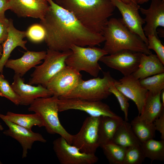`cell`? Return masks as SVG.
Wrapping results in <instances>:
<instances>
[{
	"label": "cell",
	"instance_id": "6da1fadb",
	"mask_svg": "<svg viewBox=\"0 0 164 164\" xmlns=\"http://www.w3.org/2000/svg\"><path fill=\"white\" fill-rule=\"evenodd\" d=\"M47 0L49 8L40 24L46 31L45 40L49 49L62 52L70 50L73 45L93 47L105 41L102 34L87 28L53 0Z\"/></svg>",
	"mask_w": 164,
	"mask_h": 164
},
{
	"label": "cell",
	"instance_id": "7a4b0ae2",
	"mask_svg": "<svg viewBox=\"0 0 164 164\" xmlns=\"http://www.w3.org/2000/svg\"><path fill=\"white\" fill-rule=\"evenodd\" d=\"M71 13L85 27L102 34L109 18L116 8L110 0H55Z\"/></svg>",
	"mask_w": 164,
	"mask_h": 164
},
{
	"label": "cell",
	"instance_id": "3957f363",
	"mask_svg": "<svg viewBox=\"0 0 164 164\" xmlns=\"http://www.w3.org/2000/svg\"><path fill=\"white\" fill-rule=\"evenodd\" d=\"M105 38L102 48L112 54L128 50L149 55L152 53L147 45L137 35L130 31L121 19L112 18L108 20L103 29Z\"/></svg>",
	"mask_w": 164,
	"mask_h": 164
},
{
	"label": "cell",
	"instance_id": "277c9868",
	"mask_svg": "<svg viewBox=\"0 0 164 164\" xmlns=\"http://www.w3.org/2000/svg\"><path fill=\"white\" fill-rule=\"evenodd\" d=\"M58 99L57 97L54 95L47 97L37 98L29 105L28 110L39 115L48 133L58 134L72 145L73 135L65 129L59 118Z\"/></svg>",
	"mask_w": 164,
	"mask_h": 164
},
{
	"label": "cell",
	"instance_id": "5b68a950",
	"mask_svg": "<svg viewBox=\"0 0 164 164\" xmlns=\"http://www.w3.org/2000/svg\"><path fill=\"white\" fill-rule=\"evenodd\" d=\"M71 53L65 60L66 66L80 72L84 71L91 76L97 77L101 70L98 62L103 56L107 55L103 49L95 46H71Z\"/></svg>",
	"mask_w": 164,
	"mask_h": 164
},
{
	"label": "cell",
	"instance_id": "8992f818",
	"mask_svg": "<svg viewBox=\"0 0 164 164\" xmlns=\"http://www.w3.org/2000/svg\"><path fill=\"white\" fill-rule=\"evenodd\" d=\"M103 77L86 80L82 79L69 94L59 99L77 98L91 101H101L111 94L109 91L111 83L114 80L109 71L103 72Z\"/></svg>",
	"mask_w": 164,
	"mask_h": 164
},
{
	"label": "cell",
	"instance_id": "52a82bcc",
	"mask_svg": "<svg viewBox=\"0 0 164 164\" xmlns=\"http://www.w3.org/2000/svg\"><path fill=\"white\" fill-rule=\"evenodd\" d=\"M71 53L70 50L61 52L47 49L43 62L35 67L28 84H41L46 87L50 80L66 66V59Z\"/></svg>",
	"mask_w": 164,
	"mask_h": 164
},
{
	"label": "cell",
	"instance_id": "ba28073f",
	"mask_svg": "<svg viewBox=\"0 0 164 164\" xmlns=\"http://www.w3.org/2000/svg\"><path fill=\"white\" fill-rule=\"evenodd\" d=\"M100 119V117H87L79 132L73 135L72 145L82 152L95 154L100 147L98 134Z\"/></svg>",
	"mask_w": 164,
	"mask_h": 164
},
{
	"label": "cell",
	"instance_id": "9c48e42d",
	"mask_svg": "<svg viewBox=\"0 0 164 164\" xmlns=\"http://www.w3.org/2000/svg\"><path fill=\"white\" fill-rule=\"evenodd\" d=\"M58 105L59 112L76 110L84 111L90 116L94 117L119 116L108 104L101 101H91L77 98H59Z\"/></svg>",
	"mask_w": 164,
	"mask_h": 164
},
{
	"label": "cell",
	"instance_id": "30bf717a",
	"mask_svg": "<svg viewBox=\"0 0 164 164\" xmlns=\"http://www.w3.org/2000/svg\"><path fill=\"white\" fill-rule=\"evenodd\" d=\"M53 145V150L61 164H94L98 160L95 154L81 152L62 137L55 139Z\"/></svg>",
	"mask_w": 164,
	"mask_h": 164
},
{
	"label": "cell",
	"instance_id": "8fae6325",
	"mask_svg": "<svg viewBox=\"0 0 164 164\" xmlns=\"http://www.w3.org/2000/svg\"><path fill=\"white\" fill-rule=\"evenodd\" d=\"M82 79L80 72L66 66L50 80L46 88L59 98L70 93Z\"/></svg>",
	"mask_w": 164,
	"mask_h": 164
},
{
	"label": "cell",
	"instance_id": "7c38bea8",
	"mask_svg": "<svg viewBox=\"0 0 164 164\" xmlns=\"http://www.w3.org/2000/svg\"><path fill=\"white\" fill-rule=\"evenodd\" d=\"M110 0L120 12L122 17L121 20L125 26L138 35L147 46L148 39L142 27L145 22L140 15V6L135 2L125 3L121 0Z\"/></svg>",
	"mask_w": 164,
	"mask_h": 164
},
{
	"label": "cell",
	"instance_id": "4fadbf2b",
	"mask_svg": "<svg viewBox=\"0 0 164 164\" xmlns=\"http://www.w3.org/2000/svg\"><path fill=\"white\" fill-rule=\"evenodd\" d=\"M141 54V53L124 50L103 56L99 61L110 68L119 71L124 76H127L138 69Z\"/></svg>",
	"mask_w": 164,
	"mask_h": 164
},
{
	"label": "cell",
	"instance_id": "5bb4252c",
	"mask_svg": "<svg viewBox=\"0 0 164 164\" xmlns=\"http://www.w3.org/2000/svg\"><path fill=\"white\" fill-rule=\"evenodd\" d=\"M113 84L118 90L135 102L140 114L148 91L141 85L139 80L131 74L124 76L118 80L114 79Z\"/></svg>",
	"mask_w": 164,
	"mask_h": 164
},
{
	"label": "cell",
	"instance_id": "9a60e30c",
	"mask_svg": "<svg viewBox=\"0 0 164 164\" xmlns=\"http://www.w3.org/2000/svg\"><path fill=\"white\" fill-rule=\"evenodd\" d=\"M13 79L11 86L20 97V105H29L37 98L53 96L51 91L41 84L35 86L25 84L24 79L18 74H15Z\"/></svg>",
	"mask_w": 164,
	"mask_h": 164
},
{
	"label": "cell",
	"instance_id": "2e32d148",
	"mask_svg": "<svg viewBox=\"0 0 164 164\" xmlns=\"http://www.w3.org/2000/svg\"><path fill=\"white\" fill-rule=\"evenodd\" d=\"M8 127L3 133L16 140L21 145L22 149V158H26L29 150L31 149L35 142L43 143L46 140L40 134L20 126L5 119L2 120Z\"/></svg>",
	"mask_w": 164,
	"mask_h": 164
},
{
	"label": "cell",
	"instance_id": "e0dca14e",
	"mask_svg": "<svg viewBox=\"0 0 164 164\" xmlns=\"http://www.w3.org/2000/svg\"><path fill=\"white\" fill-rule=\"evenodd\" d=\"M10 10L19 17L42 19L48 9L47 0H9Z\"/></svg>",
	"mask_w": 164,
	"mask_h": 164
},
{
	"label": "cell",
	"instance_id": "ac0fdd59",
	"mask_svg": "<svg viewBox=\"0 0 164 164\" xmlns=\"http://www.w3.org/2000/svg\"><path fill=\"white\" fill-rule=\"evenodd\" d=\"M139 10L145 17L146 24L143 27L145 36L147 37L150 35L158 36V28L164 27V0H151L149 8L140 7Z\"/></svg>",
	"mask_w": 164,
	"mask_h": 164
},
{
	"label": "cell",
	"instance_id": "d6986e66",
	"mask_svg": "<svg viewBox=\"0 0 164 164\" xmlns=\"http://www.w3.org/2000/svg\"><path fill=\"white\" fill-rule=\"evenodd\" d=\"M25 37L26 31H21L17 29L14 26L13 20L9 19L8 36L2 44L3 52L0 58V74H2L5 64L12 52L16 47L20 46L27 50L26 46L27 41L23 40Z\"/></svg>",
	"mask_w": 164,
	"mask_h": 164
},
{
	"label": "cell",
	"instance_id": "ffe728a7",
	"mask_svg": "<svg viewBox=\"0 0 164 164\" xmlns=\"http://www.w3.org/2000/svg\"><path fill=\"white\" fill-rule=\"evenodd\" d=\"M46 53V51H44L36 52L27 50L20 58L9 59L5 66L12 69L15 74L22 77L31 69L41 63Z\"/></svg>",
	"mask_w": 164,
	"mask_h": 164
},
{
	"label": "cell",
	"instance_id": "44dd1931",
	"mask_svg": "<svg viewBox=\"0 0 164 164\" xmlns=\"http://www.w3.org/2000/svg\"><path fill=\"white\" fill-rule=\"evenodd\" d=\"M156 55L141 53L138 69L132 74L139 80L164 73V66Z\"/></svg>",
	"mask_w": 164,
	"mask_h": 164
},
{
	"label": "cell",
	"instance_id": "7402d4cb",
	"mask_svg": "<svg viewBox=\"0 0 164 164\" xmlns=\"http://www.w3.org/2000/svg\"><path fill=\"white\" fill-rule=\"evenodd\" d=\"M161 93L153 95L148 91L142 112L138 115L141 120L152 123L164 112V106L160 98Z\"/></svg>",
	"mask_w": 164,
	"mask_h": 164
},
{
	"label": "cell",
	"instance_id": "603a6c76",
	"mask_svg": "<svg viewBox=\"0 0 164 164\" xmlns=\"http://www.w3.org/2000/svg\"><path fill=\"white\" fill-rule=\"evenodd\" d=\"M123 120L120 116L100 117L98 128L100 147L102 145L112 142L115 134Z\"/></svg>",
	"mask_w": 164,
	"mask_h": 164
},
{
	"label": "cell",
	"instance_id": "cb8c5ba5",
	"mask_svg": "<svg viewBox=\"0 0 164 164\" xmlns=\"http://www.w3.org/2000/svg\"><path fill=\"white\" fill-rule=\"evenodd\" d=\"M112 142L123 147L140 145L141 142L135 135L130 123L123 120L114 136Z\"/></svg>",
	"mask_w": 164,
	"mask_h": 164
},
{
	"label": "cell",
	"instance_id": "d4e9b609",
	"mask_svg": "<svg viewBox=\"0 0 164 164\" xmlns=\"http://www.w3.org/2000/svg\"><path fill=\"white\" fill-rule=\"evenodd\" d=\"M0 118L5 119L20 126L32 130L34 126L44 127L43 120L38 114H24L8 111L6 115L0 114Z\"/></svg>",
	"mask_w": 164,
	"mask_h": 164
},
{
	"label": "cell",
	"instance_id": "484cf974",
	"mask_svg": "<svg viewBox=\"0 0 164 164\" xmlns=\"http://www.w3.org/2000/svg\"><path fill=\"white\" fill-rule=\"evenodd\" d=\"M135 135L141 143L155 137V131L153 124L147 123L141 120L138 115L130 123Z\"/></svg>",
	"mask_w": 164,
	"mask_h": 164
},
{
	"label": "cell",
	"instance_id": "4316f807",
	"mask_svg": "<svg viewBox=\"0 0 164 164\" xmlns=\"http://www.w3.org/2000/svg\"><path fill=\"white\" fill-rule=\"evenodd\" d=\"M140 146L145 158L152 161L164 160V140L150 139L141 143Z\"/></svg>",
	"mask_w": 164,
	"mask_h": 164
},
{
	"label": "cell",
	"instance_id": "83f0119b",
	"mask_svg": "<svg viewBox=\"0 0 164 164\" xmlns=\"http://www.w3.org/2000/svg\"><path fill=\"white\" fill-rule=\"evenodd\" d=\"M111 164H123L126 148L111 142L100 146Z\"/></svg>",
	"mask_w": 164,
	"mask_h": 164
},
{
	"label": "cell",
	"instance_id": "f1b7e54d",
	"mask_svg": "<svg viewBox=\"0 0 164 164\" xmlns=\"http://www.w3.org/2000/svg\"><path fill=\"white\" fill-rule=\"evenodd\" d=\"M141 85L153 95L161 93L164 89V73L139 80Z\"/></svg>",
	"mask_w": 164,
	"mask_h": 164
},
{
	"label": "cell",
	"instance_id": "f546056e",
	"mask_svg": "<svg viewBox=\"0 0 164 164\" xmlns=\"http://www.w3.org/2000/svg\"><path fill=\"white\" fill-rule=\"evenodd\" d=\"M145 158L140 145L128 147L123 164H141Z\"/></svg>",
	"mask_w": 164,
	"mask_h": 164
},
{
	"label": "cell",
	"instance_id": "4dcf8cb0",
	"mask_svg": "<svg viewBox=\"0 0 164 164\" xmlns=\"http://www.w3.org/2000/svg\"><path fill=\"white\" fill-rule=\"evenodd\" d=\"M0 96L10 100L15 105H20L21 99L2 74H0Z\"/></svg>",
	"mask_w": 164,
	"mask_h": 164
},
{
	"label": "cell",
	"instance_id": "1f68e13d",
	"mask_svg": "<svg viewBox=\"0 0 164 164\" xmlns=\"http://www.w3.org/2000/svg\"><path fill=\"white\" fill-rule=\"evenodd\" d=\"M26 32V37L32 43H38L45 40L46 31L40 23H35L30 25Z\"/></svg>",
	"mask_w": 164,
	"mask_h": 164
},
{
	"label": "cell",
	"instance_id": "d6a6232c",
	"mask_svg": "<svg viewBox=\"0 0 164 164\" xmlns=\"http://www.w3.org/2000/svg\"><path fill=\"white\" fill-rule=\"evenodd\" d=\"M114 80L110 83L109 91L111 94H113L117 99L121 109L124 113L125 120L128 121V108L129 107L128 101L129 99L116 88L113 84Z\"/></svg>",
	"mask_w": 164,
	"mask_h": 164
},
{
	"label": "cell",
	"instance_id": "836d02e7",
	"mask_svg": "<svg viewBox=\"0 0 164 164\" xmlns=\"http://www.w3.org/2000/svg\"><path fill=\"white\" fill-rule=\"evenodd\" d=\"M148 40L147 47L149 49L152 50L156 53V55L164 65V46L158 36L150 35L147 37Z\"/></svg>",
	"mask_w": 164,
	"mask_h": 164
},
{
	"label": "cell",
	"instance_id": "e575fe53",
	"mask_svg": "<svg viewBox=\"0 0 164 164\" xmlns=\"http://www.w3.org/2000/svg\"><path fill=\"white\" fill-rule=\"evenodd\" d=\"M9 19H0V44H2L6 39L8 34Z\"/></svg>",
	"mask_w": 164,
	"mask_h": 164
},
{
	"label": "cell",
	"instance_id": "d590c367",
	"mask_svg": "<svg viewBox=\"0 0 164 164\" xmlns=\"http://www.w3.org/2000/svg\"><path fill=\"white\" fill-rule=\"evenodd\" d=\"M156 130L161 134V139L164 140V112L153 122Z\"/></svg>",
	"mask_w": 164,
	"mask_h": 164
},
{
	"label": "cell",
	"instance_id": "8d00e7d4",
	"mask_svg": "<svg viewBox=\"0 0 164 164\" xmlns=\"http://www.w3.org/2000/svg\"><path fill=\"white\" fill-rule=\"evenodd\" d=\"M10 5L9 0H0V19H5V12L10 9Z\"/></svg>",
	"mask_w": 164,
	"mask_h": 164
},
{
	"label": "cell",
	"instance_id": "74e56055",
	"mask_svg": "<svg viewBox=\"0 0 164 164\" xmlns=\"http://www.w3.org/2000/svg\"><path fill=\"white\" fill-rule=\"evenodd\" d=\"M135 3L138 4H142L147 2L149 0H133Z\"/></svg>",
	"mask_w": 164,
	"mask_h": 164
},
{
	"label": "cell",
	"instance_id": "f35d334b",
	"mask_svg": "<svg viewBox=\"0 0 164 164\" xmlns=\"http://www.w3.org/2000/svg\"><path fill=\"white\" fill-rule=\"evenodd\" d=\"M161 100L162 105L164 106V91L163 90L161 92L160 94Z\"/></svg>",
	"mask_w": 164,
	"mask_h": 164
},
{
	"label": "cell",
	"instance_id": "ab89813d",
	"mask_svg": "<svg viewBox=\"0 0 164 164\" xmlns=\"http://www.w3.org/2000/svg\"><path fill=\"white\" fill-rule=\"evenodd\" d=\"M122 1L125 3H130L133 2H135L133 0H121Z\"/></svg>",
	"mask_w": 164,
	"mask_h": 164
},
{
	"label": "cell",
	"instance_id": "60d3db41",
	"mask_svg": "<svg viewBox=\"0 0 164 164\" xmlns=\"http://www.w3.org/2000/svg\"><path fill=\"white\" fill-rule=\"evenodd\" d=\"M3 52V48L2 45L0 44V58L1 57Z\"/></svg>",
	"mask_w": 164,
	"mask_h": 164
},
{
	"label": "cell",
	"instance_id": "b9f144b4",
	"mask_svg": "<svg viewBox=\"0 0 164 164\" xmlns=\"http://www.w3.org/2000/svg\"><path fill=\"white\" fill-rule=\"evenodd\" d=\"M4 129L3 127L0 123V130H3Z\"/></svg>",
	"mask_w": 164,
	"mask_h": 164
}]
</instances>
